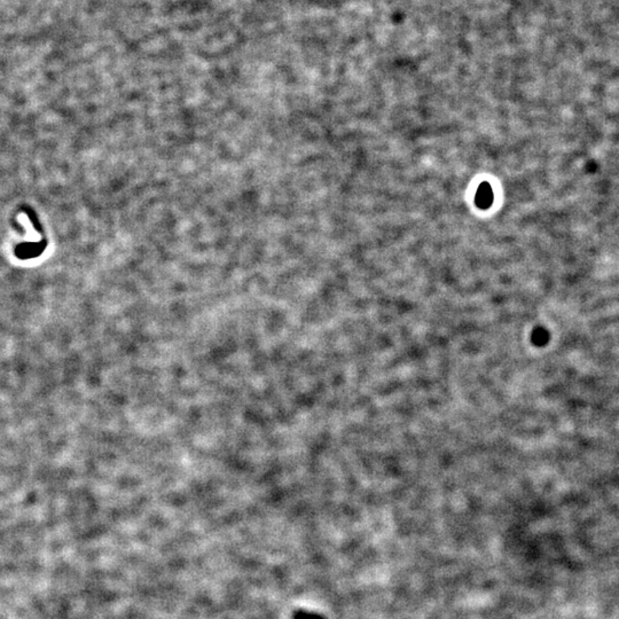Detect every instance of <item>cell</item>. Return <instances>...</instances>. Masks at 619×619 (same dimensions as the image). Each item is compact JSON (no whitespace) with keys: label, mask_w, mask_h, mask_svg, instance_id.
<instances>
[{"label":"cell","mask_w":619,"mask_h":619,"mask_svg":"<svg viewBox=\"0 0 619 619\" xmlns=\"http://www.w3.org/2000/svg\"><path fill=\"white\" fill-rule=\"evenodd\" d=\"M295 619H326L324 616H320L318 613H306V611H297L294 615Z\"/></svg>","instance_id":"2"},{"label":"cell","mask_w":619,"mask_h":619,"mask_svg":"<svg viewBox=\"0 0 619 619\" xmlns=\"http://www.w3.org/2000/svg\"><path fill=\"white\" fill-rule=\"evenodd\" d=\"M492 201H493V193H492L491 186L488 183H481L476 193V204L481 209H486L491 206Z\"/></svg>","instance_id":"1"}]
</instances>
